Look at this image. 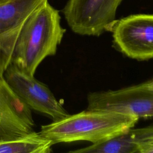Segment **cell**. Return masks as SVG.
Segmentation results:
<instances>
[{"label": "cell", "instance_id": "cell-10", "mask_svg": "<svg viewBox=\"0 0 153 153\" xmlns=\"http://www.w3.org/2000/svg\"><path fill=\"white\" fill-rule=\"evenodd\" d=\"M53 142L35 131L16 139L0 141V153H50Z\"/></svg>", "mask_w": 153, "mask_h": 153}, {"label": "cell", "instance_id": "cell-6", "mask_svg": "<svg viewBox=\"0 0 153 153\" xmlns=\"http://www.w3.org/2000/svg\"><path fill=\"white\" fill-rule=\"evenodd\" d=\"M3 76L12 90L30 108L48 115L53 121L69 115L45 84L16 65L10 64Z\"/></svg>", "mask_w": 153, "mask_h": 153}, {"label": "cell", "instance_id": "cell-9", "mask_svg": "<svg viewBox=\"0 0 153 153\" xmlns=\"http://www.w3.org/2000/svg\"><path fill=\"white\" fill-rule=\"evenodd\" d=\"M45 0H10L0 3V38L17 28Z\"/></svg>", "mask_w": 153, "mask_h": 153}, {"label": "cell", "instance_id": "cell-13", "mask_svg": "<svg viewBox=\"0 0 153 153\" xmlns=\"http://www.w3.org/2000/svg\"><path fill=\"white\" fill-rule=\"evenodd\" d=\"M10 0H0V3H4V2H6L7 1H8Z\"/></svg>", "mask_w": 153, "mask_h": 153}, {"label": "cell", "instance_id": "cell-11", "mask_svg": "<svg viewBox=\"0 0 153 153\" xmlns=\"http://www.w3.org/2000/svg\"><path fill=\"white\" fill-rule=\"evenodd\" d=\"M138 152L139 153H153V134L139 143Z\"/></svg>", "mask_w": 153, "mask_h": 153}, {"label": "cell", "instance_id": "cell-2", "mask_svg": "<svg viewBox=\"0 0 153 153\" xmlns=\"http://www.w3.org/2000/svg\"><path fill=\"white\" fill-rule=\"evenodd\" d=\"M138 120L139 118L133 115L87 109L42 126L39 132L54 144L79 140L95 144L126 132L134 127Z\"/></svg>", "mask_w": 153, "mask_h": 153}, {"label": "cell", "instance_id": "cell-7", "mask_svg": "<svg viewBox=\"0 0 153 153\" xmlns=\"http://www.w3.org/2000/svg\"><path fill=\"white\" fill-rule=\"evenodd\" d=\"M30 108L12 90L0 74V141L18 138L34 131Z\"/></svg>", "mask_w": 153, "mask_h": 153}, {"label": "cell", "instance_id": "cell-4", "mask_svg": "<svg viewBox=\"0 0 153 153\" xmlns=\"http://www.w3.org/2000/svg\"><path fill=\"white\" fill-rule=\"evenodd\" d=\"M117 48L138 60L153 58V14H132L116 20L111 30Z\"/></svg>", "mask_w": 153, "mask_h": 153}, {"label": "cell", "instance_id": "cell-3", "mask_svg": "<svg viewBox=\"0 0 153 153\" xmlns=\"http://www.w3.org/2000/svg\"><path fill=\"white\" fill-rule=\"evenodd\" d=\"M123 0H68L63 9L71 30L81 35L99 36L111 31Z\"/></svg>", "mask_w": 153, "mask_h": 153}, {"label": "cell", "instance_id": "cell-5", "mask_svg": "<svg viewBox=\"0 0 153 153\" xmlns=\"http://www.w3.org/2000/svg\"><path fill=\"white\" fill-rule=\"evenodd\" d=\"M88 109L115 111L140 117H153V89L146 82L116 90L90 93Z\"/></svg>", "mask_w": 153, "mask_h": 153}, {"label": "cell", "instance_id": "cell-8", "mask_svg": "<svg viewBox=\"0 0 153 153\" xmlns=\"http://www.w3.org/2000/svg\"><path fill=\"white\" fill-rule=\"evenodd\" d=\"M153 134V124L143 128H130L106 141L71 151L75 153H139V143Z\"/></svg>", "mask_w": 153, "mask_h": 153}, {"label": "cell", "instance_id": "cell-12", "mask_svg": "<svg viewBox=\"0 0 153 153\" xmlns=\"http://www.w3.org/2000/svg\"><path fill=\"white\" fill-rule=\"evenodd\" d=\"M146 84H147V86L150 88H152L153 89V79L149 81V82H146Z\"/></svg>", "mask_w": 153, "mask_h": 153}, {"label": "cell", "instance_id": "cell-1", "mask_svg": "<svg viewBox=\"0 0 153 153\" xmlns=\"http://www.w3.org/2000/svg\"><path fill=\"white\" fill-rule=\"evenodd\" d=\"M60 16L48 0L37 7L16 29L0 38V74L10 64L34 76L47 56L56 54L66 29Z\"/></svg>", "mask_w": 153, "mask_h": 153}]
</instances>
